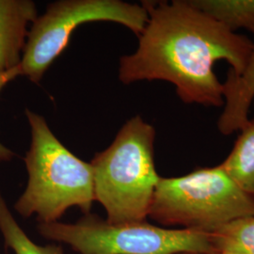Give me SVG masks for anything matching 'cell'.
<instances>
[{
	"label": "cell",
	"mask_w": 254,
	"mask_h": 254,
	"mask_svg": "<svg viewBox=\"0 0 254 254\" xmlns=\"http://www.w3.org/2000/svg\"><path fill=\"white\" fill-rule=\"evenodd\" d=\"M193 7L229 30L244 28L254 34V0H189Z\"/></svg>",
	"instance_id": "10"
},
{
	"label": "cell",
	"mask_w": 254,
	"mask_h": 254,
	"mask_svg": "<svg viewBox=\"0 0 254 254\" xmlns=\"http://www.w3.org/2000/svg\"><path fill=\"white\" fill-rule=\"evenodd\" d=\"M21 76V70H20V65L18 67L11 69L8 72L0 73V91H2L9 82L14 80L16 77ZM15 154L7 148L6 146L3 145L0 142V163L1 162H8L11 160L14 157Z\"/></svg>",
	"instance_id": "13"
},
{
	"label": "cell",
	"mask_w": 254,
	"mask_h": 254,
	"mask_svg": "<svg viewBox=\"0 0 254 254\" xmlns=\"http://www.w3.org/2000/svg\"><path fill=\"white\" fill-rule=\"evenodd\" d=\"M223 86V110L218 118V131L229 136L239 131L250 120L249 112L254 99V41L245 69L239 75L228 73Z\"/></svg>",
	"instance_id": "8"
},
{
	"label": "cell",
	"mask_w": 254,
	"mask_h": 254,
	"mask_svg": "<svg viewBox=\"0 0 254 254\" xmlns=\"http://www.w3.org/2000/svg\"><path fill=\"white\" fill-rule=\"evenodd\" d=\"M155 129L140 116L127 121L114 141L91 160L94 196L107 221H145L160 176L154 166Z\"/></svg>",
	"instance_id": "3"
},
{
	"label": "cell",
	"mask_w": 254,
	"mask_h": 254,
	"mask_svg": "<svg viewBox=\"0 0 254 254\" xmlns=\"http://www.w3.org/2000/svg\"><path fill=\"white\" fill-rule=\"evenodd\" d=\"M231 254V253H216V254Z\"/></svg>",
	"instance_id": "14"
},
{
	"label": "cell",
	"mask_w": 254,
	"mask_h": 254,
	"mask_svg": "<svg viewBox=\"0 0 254 254\" xmlns=\"http://www.w3.org/2000/svg\"></svg>",
	"instance_id": "15"
},
{
	"label": "cell",
	"mask_w": 254,
	"mask_h": 254,
	"mask_svg": "<svg viewBox=\"0 0 254 254\" xmlns=\"http://www.w3.org/2000/svg\"><path fill=\"white\" fill-rule=\"evenodd\" d=\"M253 216L254 195L218 165L180 177H160L148 217L165 226L211 234L230 221Z\"/></svg>",
	"instance_id": "4"
},
{
	"label": "cell",
	"mask_w": 254,
	"mask_h": 254,
	"mask_svg": "<svg viewBox=\"0 0 254 254\" xmlns=\"http://www.w3.org/2000/svg\"><path fill=\"white\" fill-rule=\"evenodd\" d=\"M142 6L149 20L136 52L120 60V80L170 82L186 104L223 107V86L214 64L226 61L231 66L228 73L239 75L253 41L229 30L189 0L143 1Z\"/></svg>",
	"instance_id": "1"
},
{
	"label": "cell",
	"mask_w": 254,
	"mask_h": 254,
	"mask_svg": "<svg viewBox=\"0 0 254 254\" xmlns=\"http://www.w3.org/2000/svg\"><path fill=\"white\" fill-rule=\"evenodd\" d=\"M149 20L145 8L121 0H62L48 5L29 28L20 64L21 75L39 83L46 70L64 52L74 29L89 22H114L136 36Z\"/></svg>",
	"instance_id": "6"
},
{
	"label": "cell",
	"mask_w": 254,
	"mask_h": 254,
	"mask_svg": "<svg viewBox=\"0 0 254 254\" xmlns=\"http://www.w3.org/2000/svg\"><path fill=\"white\" fill-rule=\"evenodd\" d=\"M216 253L254 254V216L237 218L210 234Z\"/></svg>",
	"instance_id": "11"
},
{
	"label": "cell",
	"mask_w": 254,
	"mask_h": 254,
	"mask_svg": "<svg viewBox=\"0 0 254 254\" xmlns=\"http://www.w3.org/2000/svg\"><path fill=\"white\" fill-rule=\"evenodd\" d=\"M38 17L31 0H0V73L18 67L27 35Z\"/></svg>",
	"instance_id": "7"
},
{
	"label": "cell",
	"mask_w": 254,
	"mask_h": 254,
	"mask_svg": "<svg viewBox=\"0 0 254 254\" xmlns=\"http://www.w3.org/2000/svg\"><path fill=\"white\" fill-rule=\"evenodd\" d=\"M38 231L80 254H216L210 234L165 229L146 221L112 224L90 213L75 223H39Z\"/></svg>",
	"instance_id": "5"
},
{
	"label": "cell",
	"mask_w": 254,
	"mask_h": 254,
	"mask_svg": "<svg viewBox=\"0 0 254 254\" xmlns=\"http://www.w3.org/2000/svg\"><path fill=\"white\" fill-rule=\"evenodd\" d=\"M31 143L25 157L27 188L14 204L24 218L56 222L71 207L89 214L95 200L91 163L75 156L55 136L44 117L26 109Z\"/></svg>",
	"instance_id": "2"
},
{
	"label": "cell",
	"mask_w": 254,
	"mask_h": 254,
	"mask_svg": "<svg viewBox=\"0 0 254 254\" xmlns=\"http://www.w3.org/2000/svg\"><path fill=\"white\" fill-rule=\"evenodd\" d=\"M238 132L231 153L219 165L243 190L254 195V119Z\"/></svg>",
	"instance_id": "9"
},
{
	"label": "cell",
	"mask_w": 254,
	"mask_h": 254,
	"mask_svg": "<svg viewBox=\"0 0 254 254\" xmlns=\"http://www.w3.org/2000/svg\"><path fill=\"white\" fill-rule=\"evenodd\" d=\"M0 233L5 245L15 254H64L61 247L39 246L34 243L12 216L7 202L0 193Z\"/></svg>",
	"instance_id": "12"
}]
</instances>
